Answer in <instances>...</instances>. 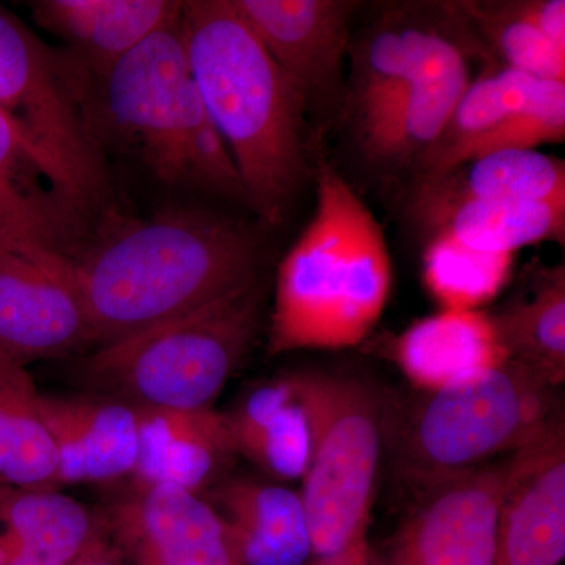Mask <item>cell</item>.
I'll return each mask as SVG.
<instances>
[{
  "label": "cell",
  "instance_id": "23",
  "mask_svg": "<svg viewBox=\"0 0 565 565\" xmlns=\"http://www.w3.org/2000/svg\"><path fill=\"white\" fill-rule=\"evenodd\" d=\"M102 525L58 490L0 489V565H71Z\"/></svg>",
  "mask_w": 565,
  "mask_h": 565
},
{
  "label": "cell",
  "instance_id": "20",
  "mask_svg": "<svg viewBox=\"0 0 565 565\" xmlns=\"http://www.w3.org/2000/svg\"><path fill=\"white\" fill-rule=\"evenodd\" d=\"M388 355L419 392L462 384L508 360L484 310H441L419 319L393 338Z\"/></svg>",
  "mask_w": 565,
  "mask_h": 565
},
{
  "label": "cell",
  "instance_id": "1",
  "mask_svg": "<svg viewBox=\"0 0 565 565\" xmlns=\"http://www.w3.org/2000/svg\"><path fill=\"white\" fill-rule=\"evenodd\" d=\"M95 345L111 343L243 288L256 244L217 212L166 210L107 226L70 259Z\"/></svg>",
  "mask_w": 565,
  "mask_h": 565
},
{
  "label": "cell",
  "instance_id": "25",
  "mask_svg": "<svg viewBox=\"0 0 565 565\" xmlns=\"http://www.w3.org/2000/svg\"><path fill=\"white\" fill-rule=\"evenodd\" d=\"M441 22L394 10L371 25L352 51L351 99L366 131L415 76Z\"/></svg>",
  "mask_w": 565,
  "mask_h": 565
},
{
  "label": "cell",
  "instance_id": "8",
  "mask_svg": "<svg viewBox=\"0 0 565 565\" xmlns=\"http://www.w3.org/2000/svg\"><path fill=\"white\" fill-rule=\"evenodd\" d=\"M0 110L68 182L92 217L106 200L104 150L51 50L0 7Z\"/></svg>",
  "mask_w": 565,
  "mask_h": 565
},
{
  "label": "cell",
  "instance_id": "16",
  "mask_svg": "<svg viewBox=\"0 0 565 565\" xmlns=\"http://www.w3.org/2000/svg\"><path fill=\"white\" fill-rule=\"evenodd\" d=\"M41 412L54 445L58 486L132 478L139 452L136 407L90 393H41Z\"/></svg>",
  "mask_w": 565,
  "mask_h": 565
},
{
  "label": "cell",
  "instance_id": "19",
  "mask_svg": "<svg viewBox=\"0 0 565 565\" xmlns=\"http://www.w3.org/2000/svg\"><path fill=\"white\" fill-rule=\"evenodd\" d=\"M29 7L36 24L65 44L63 61L79 71L106 68L182 11L174 0H36Z\"/></svg>",
  "mask_w": 565,
  "mask_h": 565
},
{
  "label": "cell",
  "instance_id": "34",
  "mask_svg": "<svg viewBox=\"0 0 565 565\" xmlns=\"http://www.w3.org/2000/svg\"><path fill=\"white\" fill-rule=\"evenodd\" d=\"M373 563V550L370 544L344 553V555L327 557V559H316L313 563L305 565H371Z\"/></svg>",
  "mask_w": 565,
  "mask_h": 565
},
{
  "label": "cell",
  "instance_id": "33",
  "mask_svg": "<svg viewBox=\"0 0 565 565\" xmlns=\"http://www.w3.org/2000/svg\"><path fill=\"white\" fill-rule=\"evenodd\" d=\"M71 565H125V557L111 541L103 522L98 533L93 535L84 552Z\"/></svg>",
  "mask_w": 565,
  "mask_h": 565
},
{
  "label": "cell",
  "instance_id": "2",
  "mask_svg": "<svg viewBox=\"0 0 565 565\" xmlns=\"http://www.w3.org/2000/svg\"><path fill=\"white\" fill-rule=\"evenodd\" d=\"M181 25L189 68L232 152L245 202L277 225L302 184L308 102L233 0L182 2Z\"/></svg>",
  "mask_w": 565,
  "mask_h": 565
},
{
  "label": "cell",
  "instance_id": "12",
  "mask_svg": "<svg viewBox=\"0 0 565 565\" xmlns=\"http://www.w3.org/2000/svg\"><path fill=\"white\" fill-rule=\"evenodd\" d=\"M565 557L564 407L509 456L494 565H559Z\"/></svg>",
  "mask_w": 565,
  "mask_h": 565
},
{
  "label": "cell",
  "instance_id": "17",
  "mask_svg": "<svg viewBox=\"0 0 565 565\" xmlns=\"http://www.w3.org/2000/svg\"><path fill=\"white\" fill-rule=\"evenodd\" d=\"M137 408L139 452L136 484L173 486L202 493L236 456L225 414L173 408Z\"/></svg>",
  "mask_w": 565,
  "mask_h": 565
},
{
  "label": "cell",
  "instance_id": "14",
  "mask_svg": "<svg viewBox=\"0 0 565 565\" xmlns=\"http://www.w3.org/2000/svg\"><path fill=\"white\" fill-rule=\"evenodd\" d=\"M243 20L305 99L329 96L341 84L355 2L348 0H233Z\"/></svg>",
  "mask_w": 565,
  "mask_h": 565
},
{
  "label": "cell",
  "instance_id": "28",
  "mask_svg": "<svg viewBox=\"0 0 565 565\" xmlns=\"http://www.w3.org/2000/svg\"><path fill=\"white\" fill-rule=\"evenodd\" d=\"M57 460L28 366L0 353V489L58 490Z\"/></svg>",
  "mask_w": 565,
  "mask_h": 565
},
{
  "label": "cell",
  "instance_id": "13",
  "mask_svg": "<svg viewBox=\"0 0 565 565\" xmlns=\"http://www.w3.org/2000/svg\"><path fill=\"white\" fill-rule=\"evenodd\" d=\"M104 525L136 565H234L217 512L180 487L136 484Z\"/></svg>",
  "mask_w": 565,
  "mask_h": 565
},
{
  "label": "cell",
  "instance_id": "27",
  "mask_svg": "<svg viewBox=\"0 0 565 565\" xmlns=\"http://www.w3.org/2000/svg\"><path fill=\"white\" fill-rule=\"evenodd\" d=\"M415 218L430 236L446 234L482 252L514 255L545 241L564 244L565 203L468 200Z\"/></svg>",
  "mask_w": 565,
  "mask_h": 565
},
{
  "label": "cell",
  "instance_id": "21",
  "mask_svg": "<svg viewBox=\"0 0 565 565\" xmlns=\"http://www.w3.org/2000/svg\"><path fill=\"white\" fill-rule=\"evenodd\" d=\"M225 418L236 455L277 481H302L313 452V427L294 373L252 386Z\"/></svg>",
  "mask_w": 565,
  "mask_h": 565
},
{
  "label": "cell",
  "instance_id": "32",
  "mask_svg": "<svg viewBox=\"0 0 565 565\" xmlns=\"http://www.w3.org/2000/svg\"><path fill=\"white\" fill-rule=\"evenodd\" d=\"M515 6L546 39L557 46L565 47L564 0H519Z\"/></svg>",
  "mask_w": 565,
  "mask_h": 565
},
{
  "label": "cell",
  "instance_id": "26",
  "mask_svg": "<svg viewBox=\"0 0 565 565\" xmlns=\"http://www.w3.org/2000/svg\"><path fill=\"white\" fill-rule=\"evenodd\" d=\"M535 77L498 65L471 79L440 139L416 162L424 178L478 158L503 132L533 90Z\"/></svg>",
  "mask_w": 565,
  "mask_h": 565
},
{
  "label": "cell",
  "instance_id": "11",
  "mask_svg": "<svg viewBox=\"0 0 565 565\" xmlns=\"http://www.w3.org/2000/svg\"><path fill=\"white\" fill-rule=\"evenodd\" d=\"M90 221L65 178L0 110V247L70 262Z\"/></svg>",
  "mask_w": 565,
  "mask_h": 565
},
{
  "label": "cell",
  "instance_id": "4",
  "mask_svg": "<svg viewBox=\"0 0 565 565\" xmlns=\"http://www.w3.org/2000/svg\"><path fill=\"white\" fill-rule=\"evenodd\" d=\"M316 195L313 218L278 267L270 355L355 348L392 291V259L373 212L327 163Z\"/></svg>",
  "mask_w": 565,
  "mask_h": 565
},
{
  "label": "cell",
  "instance_id": "30",
  "mask_svg": "<svg viewBox=\"0 0 565 565\" xmlns=\"http://www.w3.org/2000/svg\"><path fill=\"white\" fill-rule=\"evenodd\" d=\"M455 10L489 44L500 65L535 79L565 82V47L539 32L515 2H460Z\"/></svg>",
  "mask_w": 565,
  "mask_h": 565
},
{
  "label": "cell",
  "instance_id": "5",
  "mask_svg": "<svg viewBox=\"0 0 565 565\" xmlns=\"http://www.w3.org/2000/svg\"><path fill=\"white\" fill-rule=\"evenodd\" d=\"M258 280L140 332L96 345L74 364L82 393L139 408L204 411L247 359L259 322Z\"/></svg>",
  "mask_w": 565,
  "mask_h": 565
},
{
  "label": "cell",
  "instance_id": "3",
  "mask_svg": "<svg viewBox=\"0 0 565 565\" xmlns=\"http://www.w3.org/2000/svg\"><path fill=\"white\" fill-rule=\"evenodd\" d=\"M61 62L103 150L115 143L131 151L169 188L245 200L232 152L189 68L181 17L106 68L79 71Z\"/></svg>",
  "mask_w": 565,
  "mask_h": 565
},
{
  "label": "cell",
  "instance_id": "22",
  "mask_svg": "<svg viewBox=\"0 0 565 565\" xmlns=\"http://www.w3.org/2000/svg\"><path fill=\"white\" fill-rule=\"evenodd\" d=\"M468 200L565 203V162L537 150L489 152L419 180L411 207L415 217Z\"/></svg>",
  "mask_w": 565,
  "mask_h": 565
},
{
  "label": "cell",
  "instance_id": "15",
  "mask_svg": "<svg viewBox=\"0 0 565 565\" xmlns=\"http://www.w3.org/2000/svg\"><path fill=\"white\" fill-rule=\"evenodd\" d=\"M468 51L452 28L441 24L415 76L362 132L363 147L379 162H418L440 139L470 85Z\"/></svg>",
  "mask_w": 565,
  "mask_h": 565
},
{
  "label": "cell",
  "instance_id": "6",
  "mask_svg": "<svg viewBox=\"0 0 565 565\" xmlns=\"http://www.w3.org/2000/svg\"><path fill=\"white\" fill-rule=\"evenodd\" d=\"M561 405L557 386L508 359L449 388L388 394L385 449L405 481L423 489L514 455Z\"/></svg>",
  "mask_w": 565,
  "mask_h": 565
},
{
  "label": "cell",
  "instance_id": "10",
  "mask_svg": "<svg viewBox=\"0 0 565 565\" xmlns=\"http://www.w3.org/2000/svg\"><path fill=\"white\" fill-rule=\"evenodd\" d=\"M93 345L90 319L68 259L0 247V353L28 366Z\"/></svg>",
  "mask_w": 565,
  "mask_h": 565
},
{
  "label": "cell",
  "instance_id": "7",
  "mask_svg": "<svg viewBox=\"0 0 565 565\" xmlns=\"http://www.w3.org/2000/svg\"><path fill=\"white\" fill-rule=\"evenodd\" d=\"M294 375L313 427L300 497L313 556L327 559L367 544L388 393L353 373L307 370Z\"/></svg>",
  "mask_w": 565,
  "mask_h": 565
},
{
  "label": "cell",
  "instance_id": "24",
  "mask_svg": "<svg viewBox=\"0 0 565 565\" xmlns=\"http://www.w3.org/2000/svg\"><path fill=\"white\" fill-rule=\"evenodd\" d=\"M489 316L508 359L525 363L557 388L564 384V264H527L515 291Z\"/></svg>",
  "mask_w": 565,
  "mask_h": 565
},
{
  "label": "cell",
  "instance_id": "29",
  "mask_svg": "<svg viewBox=\"0 0 565 565\" xmlns=\"http://www.w3.org/2000/svg\"><path fill=\"white\" fill-rule=\"evenodd\" d=\"M512 266L514 255L478 250L437 234L424 250L423 280L444 310L481 311L503 291Z\"/></svg>",
  "mask_w": 565,
  "mask_h": 565
},
{
  "label": "cell",
  "instance_id": "31",
  "mask_svg": "<svg viewBox=\"0 0 565 565\" xmlns=\"http://www.w3.org/2000/svg\"><path fill=\"white\" fill-rule=\"evenodd\" d=\"M564 137L565 82L537 79L515 117L482 154L501 150H537L541 145L557 143Z\"/></svg>",
  "mask_w": 565,
  "mask_h": 565
},
{
  "label": "cell",
  "instance_id": "18",
  "mask_svg": "<svg viewBox=\"0 0 565 565\" xmlns=\"http://www.w3.org/2000/svg\"><path fill=\"white\" fill-rule=\"evenodd\" d=\"M234 565H305L313 556L300 492L273 482L234 479L212 487Z\"/></svg>",
  "mask_w": 565,
  "mask_h": 565
},
{
  "label": "cell",
  "instance_id": "9",
  "mask_svg": "<svg viewBox=\"0 0 565 565\" xmlns=\"http://www.w3.org/2000/svg\"><path fill=\"white\" fill-rule=\"evenodd\" d=\"M509 456L419 489L371 565H494Z\"/></svg>",
  "mask_w": 565,
  "mask_h": 565
}]
</instances>
